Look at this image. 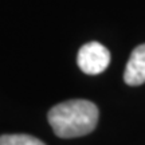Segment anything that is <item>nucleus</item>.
<instances>
[{
	"label": "nucleus",
	"mask_w": 145,
	"mask_h": 145,
	"mask_svg": "<svg viewBox=\"0 0 145 145\" xmlns=\"http://www.w3.org/2000/svg\"><path fill=\"white\" fill-rule=\"evenodd\" d=\"M47 120L58 137H81L97 126L98 108L88 99H70L50 109Z\"/></svg>",
	"instance_id": "1"
},
{
	"label": "nucleus",
	"mask_w": 145,
	"mask_h": 145,
	"mask_svg": "<svg viewBox=\"0 0 145 145\" xmlns=\"http://www.w3.org/2000/svg\"><path fill=\"white\" fill-rule=\"evenodd\" d=\"M77 63L85 74L97 75L108 69L110 63V52L98 42H89L79 48Z\"/></svg>",
	"instance_id": "2"
},
{
	"label": "nucleus",
	"mask_w": 145,
	"mask_h": 145,
	"mask_svg": "<svg viewBox=\"0 0 145 145\" xmlns=\"http://www.w3.org/2000/svg\"><path fill=\"white\" fill-rule=\"evenodd\" d=\"M124 81L129 86H138L145 82V43L137 46L130 54L125 67Z\"/></svg>",
	"instance_id": "3"
},
{
	"label": "nucleus",
	"mask_w": 145,
	"mask_h": 145,
	"mask_svg": "<svg viewBox=\"0 0 145 145\" xmlns=\"http://www.w3.org/2000/svg\"><path fill=\"white\" fill-rule=\"evenodd\" d=\"M0 145H46L39 138L30 135H3L0 136Z\"/></svg>",
	"instance_id": "4"
}]
</instances>
